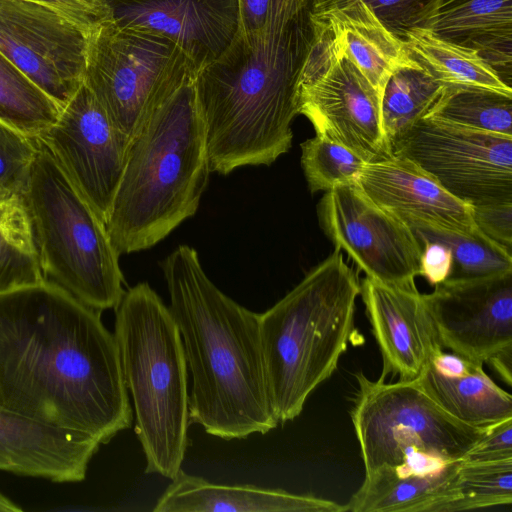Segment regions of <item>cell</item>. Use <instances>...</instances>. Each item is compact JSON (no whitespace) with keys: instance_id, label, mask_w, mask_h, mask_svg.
<instances>
[{"instance_id":"obj_14","label":"cell","mask_w":512,"mask_h":512,"mask_svg":"<svg viewBox=\"0 0 512 512\" xmlns=\"http://www.w3.org/2000/svg\"><path fill=\"white\" fill-rule=\"evenodd\" d=\"M39 138L106 223L130 143L84 83Z\"/></svg>"},{"instance_id":"obj_15","label":"cell","mask_w":512,"mask_h":512,"mask_svg":"<svg viewBox=\"0 0 512 512\" xmlns=\"http://www.w3.org/2000/svg\"><path fill=\"white\" fill-rule=\"evenodd\" d=\"M423 294L443 348L484 364L512 349V273Z\"/></svg>"},{"instance_id":"obj_39","label":"cell","mask_w":512,"mask_h":512,"mask_svg":"<svg viewBox=\"0 0 512 512\" xmlns=\"http://www.w3.org/2000/svg\"><path fill=\"white\" fill-rule=\"evenodd\" d=\"M271 0H238L240 30L253 31L261 28L267 18Z\"/></svg>"},{"instance_id":"obj_20","label":"cell","mask_w":512,"mask_h":512,"mask_svg":"<svg viewBox=\"0 0 512 512\" xmlns=\"http://www.w3.org/2000/svg\"><path fill=\"white\" fill-rule=\"evenodd\" d=\"M311 23L343 50L382 97L389 77L417 63L406 43L394 35L361 0L311 11Z\"/></svg>"},{"instance_id":"obj_41","label":"cell","mask_w":512,"mask_h":512,"mask_svg":"<svg viewBox=\"0 0 512 512\" xmlns=\"http://www.w3.org/2000/svg\"><path fill=\"white\" fill-rule=\"evenodd\" d=\"M22 508H20L17 504L11 501L9 498L0 493V512H21Z\"/></svg>"},{"instance_id":"obj_33","label":"cell","mask_w":512,"mask_h":512,"mask_svg":"<svg viewBox=\"0 0 512 512\" xmlns=\"http://www.w3.org/2000/svg\"><path fill=\"white\" fill-rule=\"evenodd\" d=\"M35 153V137L0 121V200L20 195Z\"/></svg>"},{"instance_id":"obj_34","label":"cell","mask_w":512,"mask_h":512,"mask_svg":"<svg viewBox=\"0 0 512 512\" xmlns=\"http://www.w3.org/2000/svg\"><path fill=\"white\" fill-rule=\"evenodd\" d=\"M350 0H312L311 11H322ZM366 3L380 21L398 38L404 41L406 33L421 27L434 8L437 0H361Z\"/></svg>"},{"instance_id":"obj_27","label":"cell","mask_w":512,"mask_h":512,"mask_svg":"<svg viewBox=\"0 0 512 512\" xmlns=\"http://www.w3.org/2000/svg\"><path fill=\"white\" fill-rule=\"evenodd\" d=\"M417 239L437 241L452 254V267L444 283H466L512 273V255L475 228L470 232L451 231L429 225L409 226Z\"/></svg>"},{"instance_id":"obj_24","label":"cell","mask_w":512,"mask_h":512,"mask_svg":"<svg viewBox=\"0 0 512 512\" xmlns=\"http://www.w3.org/2000/svg\"><path fill=\"white\" fill-rule=\"evenodd\" d=\"M462 461V460H461ZM461 461L424 475L398 476L382 468L364 477L360 488L345 505L352 512H440Z\"/></svg>"},{"instance_id":"obj_2","label":"cell","mask_w":512,"mask_h":512,"mask_svg":"<svg viewBox=\"0 0 512 512\" xmlns=\"http://www.w3.org/2000/svg\"><path fill=\"white\" fill-rule=\"evenodd\" d=\"M312 0H271L264 25L239 32L194 79L211 172L271 165L292 145Z\"/></svg>"},{"instance_id":"obj_30","label":"cell","mask_w":512,"mask_h":512,"mask_svg":"<svg viewBox=\"0 0 512 512\" xmlns=\"http://www.w3.org/2000/svg\"><path fill=\"white\" fill-rule=\"evenodd\" d=\"M61 108L0 52V121L30 137H39Z\"/></svg>"},{"instance_id":"obj_3","label":"cell","mask_w":512,"mask_h":512,"mask_svg":"<svg viewBox=\"0 0 512 512\" xmlns=\"http://www.w3.org/2000/svg\"><path fill=\"white\" fill-rule=\"evenodd\" d=\"M160 266L192 376L190 423L224 440L276 428L279 421L267 390L259 313L224 294L205 273L198 252L188 245L176 247Z\"/></svg>"},{"instance_id":"obj_18","label":"cell","mask_w":512,"mask_h":512,"mask_svg":"<svg viewBox=\"0 0 512 512\" xmlns=\"http://www.w3.org/2000/svg\"><path fill=\"white\" fill-rule=\"evenodd\" d=\"M357 184L373 203L408 226L421 224L457 232L476 228L472 206L451 195L405 157L393 154L366 163Z\"/></svg>"},{"instance_id":"obj_36","label":"cell","mask_w":512,"mask_h":512,"mask_svg":"<svg viewBox=\"0 0 512 512\" xmlns=\"http://www.w3.org/2000/svg\"><path fill=\"white\" fill-rule=\"evenodd\" d=\"M512 459V418L490 427L463 457V463H484Z\"/></svg>"},{"instance_id":"obj_10","label":"cell","mask_w":512,"mask_h":512,"mask_svg":"<svg viewBox=\"0 0 512 512\" xmlns=\"http://www.w3.org/2000/svg\"><path fill=\"white\" fill-rule=\"evenodd\" d=\"M298 114L310 121L316 135L343 145L366 163L393 155L382 127L379 93L350 57L314 26L299 79Z\"/></svg>"},{"instance_id":"obj_8","label":"cell","mask_w":512,"mask_h":512,"mask_svg":"<svg viewBox=\"0 0 512 512\" xmlns=\"http://www.w3.org/2000/svg\"><path fill=\"white\" fill-rule=\"evenodd\" d=\"M358 389L351 419L365 477L382 468L399 476L424 475L461 461L490 428L453 418L418 379L385 383L355 374ZM492 427V426H491Z\"/></svg>"},{"instance_id":"obj_31","label":"cell","mask_w":512,"mask_h":512,"mask_svg":"<svg viewBox=\"0 0 512 512\" xmlns=\"http://www.w3.org/2000/svg\"><path fill=\"white\" fill-rule=\"evenodd\" d=\"M512 503V459L463 463L450 487L449 500L440 512H454Z\"/></svg>"},{"instance_id":"obj_7","label":"cell","mask_w":512,"mask_h":512,"mask_svg":"<svg viewBox=\"0 0 512 512\" xmlns=\"http://www.w3.org/2000/svg\"><path fill=\"white\" fill-rule=\"evenodd\" d=\"M20 198L41 270L82 303L116 309L125 290L119 253L105 223L39 137Z\"/></svg>"},{"instance_id":"obj_37","label":"cell","mask_w":512,"mask_h":512,"mask_svg":"<svg viewBox=\"0 0 512 512\" xmlns=\"http://www.w3.org/2000/svg\"><path fill=\"white\" fill-rule=\"evenodd\" d=\"M46 5L70 18L89 33L101 22L110 19L106 0H32Z\"/></svg>"},{"instance_id":"obj_4","label":"cell","mask_w":512,"mask_h":512,"mask_svg":"<svg viewBox=\"0 0 512 512\" xmlns=\"http://www.w3.org/2000/svg\"><path fill=\"white\" fill-rule=\"evenodd\" d=\"M190 76L132 139L105 223L116 251L149 249L198 210L211 173Z\"/></svg>"},{"instance_id":"obj_35","label":"cell","mask_w":512,"mask_h":512,"mask_svg":"<svg viewBox=\"0 0 512 512\" xmlns=\"http://www.w3.org/2000/svg\"><path fill=\"white\" fill-rule=\"evenodd\" d=\"M472 216L478 230L512 252V202L472 206Z\"/></svg>"},{"instance_id":"obj_12","label":"cell","mask_w":512,"mask_h":512,"mask_svg":"<svg viewBox=\"0 0 512 512\" xmlns=\"http://www.w3.org/2000/svg\"><path fill=\"white\" fill-rule=\"evenodd\" d=\"M317 214L323 232L357 271L387 286L417 289L420 241L404 221L373 203L357 183L325 192Z\"/></svg>"},{"instance_id":"obj_16","label":"cell","mask_w":512,"mask_h":512,"mask_svg":"<svg viewBox=\"0 0 512 512\" xmlns=\"http://www.w3.org/2000/svg\"><path fill=\"white\" fill-rule=\"evenodd\" d=\"M110 19L167 37L197 74L216 60L240 29L238 0H106Z\"/></svg>"},{"instance_id":"obj_9","label":"cell","mask_w":512,"mask_h":512,"mask_svg":"<svg viewBox=\"0 0 512 512\" xmlns=\"http://www.w3.org/2000/svg\"><path fill=\"white\" fill-rule=\"evenodd\" d=\"M190 76H196L191 63L167 37L111 19L88 35L83 83L129 143Z\"/></svg>"},{"instance_id":"obj_22","label":"cell","mask_w":512,"mask_h":512,"mask_svg":"<svg viewBox=\"0 0 512 512\" xmlns=\"http://www.w3.org/2000/svg\"><path fill=\"white\" fill-rule=\"evenodd\" d=\"M417 379L443 410L466 425L489 428L512 418V396L492 381L483 364L442 351Z\"/></svg>"},{"instance_id":"obj_6","label":"cell","mask_w":512,"mask_h":512,"mask_svg":"<svg viewBox=\"0 0 512 512\" xmlns=\"http://www.w3.org/2000/svg\"><path fill=\"white\" fill-rule=\"evenodd\" d=\"M115 317L124 381L146 473L173 479L188 447V367L176 322L146 282L125 291Z\"/></svg>"},{"instance_id":"obj_17","label":"cell","mask_w":512,"mask_h":512,"mask_svg":"<svg viewBox=\"0 0 512 512\" xmlns=\"http://www.w3.org/2000/svg\"><path fill=\"white\" fill-rule=\"evenodd\" d=\"M360 295L382 357L379 380L389 374L401 381L419 378L443 351L424 295L367 277L360 282Z\"/></svg>"},{"instance_id":"obj_21","label":"cell","mask_w":512,"mask_h":512,"mask_svg":"<svg viewBox=\"0 0 512 512\" xmlns=\"http://www.w3.org/2000/svg\"><path fill=\"white\" fill-rule=\"evenodd\" d=\"M154 512H343L346 506L311 495L255 485H222L185 473L172 479Z\"/></svg>"},{"instance_id":"obj_40","label":"cell","mask_w":512,"mask_h":512,"mask_svg":"<svg viewBox=\"0 0 512 512\" xmlns=\"http://www.w3.org/2000/svg\"><path fill=\"white\" fill-rule=\"evenodd\" d=\"M491 365L498 375L502 378L507 385H511L512 383V349H508L502 351L492 358H490L487 362Z\"/></svg>"},{"instance_id":"obj_32","label":"cell","mask_w":512,"mask_h":512,"mask_svg":"<svg viewBox=\"0 0 512 512\" xmlns=\"http://www.w3.org/2000/svg\"><path fill=\"white\" fill-rule=\"evenodd\" d=\"M300 146L301 166L312 193L357 183L366 164L353 151L319 135Z\"/></svg>"},{"instance_id":"obj_38","label":"cell","mask_w":512,"mask_h":512,"mask_svg":"<svg viewBox=\"0 0 512 512\" xmlns=\"http://www.w3.org/2000/svg\"><path fill=\"white\" fill-rule=\"evenodd\" d=\"M419 276L431 285L444 283L450 275L452 254L450 249L437 241H421Z\"/></svg>"},{"instance_id":"obj_28","label":"cell","mask_w":512,"mask_h":512,"mask_svg":"<svg viewBox=\"0 0 512 512\" xmlns=\"http://www.w3.org/2000/svg\"><path fill=\"white\" fill-rule=\"evenodd\" d=\"M425 117L512 137V95L477 86L444 84Z\"/></svg>"},{"instance_id":"obj_26","label":"cell","mask_w":512,"mask_h":512,"mask_svg":"<svg viewBox=\"0 0 512 512\" xmlns=\"http://www.w3.org/2000/svg\"><path fill=\"white\" fill-rule=\"evenodd\" d=\"M443 86L444 83L418 60L414 65L398 69L389 77L381 97V118L391 150L397 141L426 116Z\"/></svg>"},{"instance_id":"obj_5","label":"cell","mask_w":512,"mask_h":512,"mask_svg":"<svg viewBox=\"0 0 512 512\" xmlns=\"http://www.w3.org/2000/svg\"><path fill=\"white\" fill-rule=\"evenodd\" d=\"M358 273L337 248L259 314L268 395L279 423L300 415L337 368L354 333Z\"/></svg>"},{"instance_id":"obj_29","label":"cell","mask_w":512,"mask_h":512,"mask_svg":"<svg viewBox=\"0 0 512 512\" xmlns=\"http://www.w3.org/2000/svg\"><path fill=\"white\" fill-rule=\"evenodd\" d=\"M43 279L30 221L20 196L0 200V292Z\"/></svg>"},{"instance_id":"obj_11","label":"cell","mask_w":512,"mask_h":512,"mask_svg":"<svg viewBox=\"0 0 512 512\" xmlns=\"http://www.w3.org/2000/svg\"><path fill=\"white\" fill-rule=\"evenodd\" d=\"M471 206L512 202V137L419 120L392 147Z\"/></svg>"},{"instance_id":"obj_25","label":"cell","mask_w":512,"mask_h":512,"mask_svg":"<svg viewBox=\"0 0 512 512\" xmlns=\"http://www.w3.org/2000/svg\"><path fill=\"white\" fill-rule=\"evenodd\" d=\"M404 42L412 56L444 84L477 86L512 95L511 86L474 49L444 40L422 27L410 29Z\"/></svg>"},{"instance_id":"obj_19","label":"cell","mask_w":512,"mask_h":512,"mask_svg":"<svg viewBox=\"0 0 512 512\" xmlns=\"http://www.w3.org/2000/svg\"><path fill=\"white\" fill-rule=\"evenodd\" d=\"M101 444L0 409V470L53 482H80Z\"/></svg>"},{"instance_id":"obj_1","label":"cell","mask_w":512,"mask_h":512,"mask_svg":"<svg viewBox=\"0 0 512 512\" xmlns=\"http://www.w3.org/2000/svg\"><path fill=\"white\" fill-rule=\"evenodd\" d=\"M0 409L100 444L130 428L119 348L101 311L45 278L0 292Z\"/></svg>"},{"instance_id":"obj_23","label":"cell","mask_w":512,"mask_h":512,"mask_svg":"<svg viewBox=\"0 0 512 512\" xmlns=\"http://www.w3.org/2000/svg\"><path fill=\"white\" fill-rule=\"evenodd\" d=\"M421 27L476 50L511 86L512 0H437Z\"/></svg>"},{"instance_id":"obj_13","label":"cell","mask_w":512,"mask_h":512,"mask_svg":"<svg viewBox=\"0 0 512 512\" xmlns=\"http://www.w3.org/2000/svg\"><path fill=\"white\" fill-rule=\"evenodd\" d=\"M89 32L32 0H0V52L62 109L82 85Z\"/></svg>"}]
</instances>
